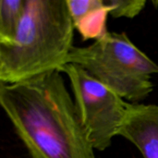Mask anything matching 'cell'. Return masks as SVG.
<instances>
[{"mask_svg":"<svg viewBox=\"0 0 158 158\" xmlns=\"http://www.w3.org/2000/svg\"><path fill=\"white\" fill-rule=\"evenodd\" d=\"M62 72L69 80L73 101L90 143L94 150L105 151L118 135L129 103L75 64H66Z\"/></svg>","mask_w":158,"mask_h":158,"instance_id":"cell-4","label":"cell"},{"mask_svg":"<svg viewBox=\"0 0 158 158\" xmlns=\"http://www.w3.org/2000/svg\"><path fill=\"white\" fill-rule=\"evenodd\" d=\"M68 63L82 68L132 104H138L152 93V76L158 73L157 64L124 32L107 31L89 46H73Z\"/></svg>","mask_w":158,"mask_h":158,"instance_id":"cell-3","label":"cell"},{"mask_svg":"<svg viewBox=\"0 0 158 158\" xmlns=\"http://www.w3.org/2000/svg\"><path fill=\"white\" fill-rule=\"evenodd\" d=\"M74 25L84 41L98 40L107 32L109 12L104 0H67Z\"/></svg>","mask_w":158,"mask_h":158,"instance_id":"cell-6","label":"cell"},{"mask_svg":"<svg viewBox=\"0 0 158 158\" xmlns=\"http://www.w3.org/2000/svg\"><path fill=\"white\" fill-rule=\"evenodd\" d=\"M118 135L133 143L143 158H158V105L129 104Z\"/></svg>","mask_w":158,"mask_h":158,"instance_id":"cell-5","label":"cell"},{"mask_svg":"<svg viewBox=\"0 0 158 158\" xmlns=\"http://www.w3.org/2000/svg\"><path fill=\"white\" fill-rule=\"evenodd\" d=\"M67 0H27L12 43H0V81L12 84L59 71L73 47Z\"/></svg>","mask_w":158,"mask_h":158,"instance_id":"cell-2","label":"cell"},{"mask_svg":"<svg viewBox=\"0 0 158 158\" xmlns=\"http://www.w3.org/2000/svg\"><path fill=\"white\" fill-rule=\"evenodd\" d=\"M27 0H0V43H12L23 18Z\"/></svg>","mask_w":158,"mask_h":158,"instance_id":"cell-7","label":"cell"},{"mask_svg":"<svg viewBox=\"0 0 158 158\" xmlns=\"http://www.w3.org/2000/svg\"><path fill=\"white\" fill-rule=\"evenodd\" d=\"M1 83H2V82H1V81H0V84H1Z\"/></svg>","mask_w":158,"mask_h":158,"instance_id":"cell-9","label":"cell"},{"mask_svg":"<svg viewBox=\"0 0 158 158\" xmlns=\"http://www.w3.org/2000/svg\"><path fill=\"white\" fill-rule=\"evenodd\" d=\"M104 3L114 18H134L144 8L145 0H104Z\"/></svg>","mask_w":158,"mask_h":158,"instance_id":"cell-8","label":"cell"},{"mask_svg":"<svg viewBox=\"0 0 158 158\" xmlns=\"http://www.w3.org/2000/svg\"><path fill=\"white\" fill-rule=\"evenodd\" d=\"M0 106L31 158H95L61 72L1 83Z\"/></svg>","mask_w":158,"mask_h":158,"instance_id":"cell-1","label":"cell"}]
</instances>
